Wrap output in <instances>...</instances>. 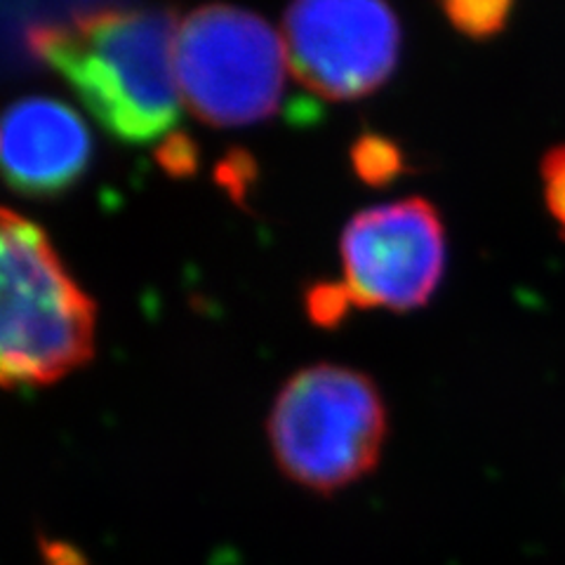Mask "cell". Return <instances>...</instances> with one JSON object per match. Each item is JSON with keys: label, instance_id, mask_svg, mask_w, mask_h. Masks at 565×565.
<instances>
[{"label": "cell", "instance_id": "cell-1", "mask_svg": "<svg viewBox=\"0 0 565 565\" xmlns=\"http://www.w3.org/2000/svg\"><path fill=\"white\" fill-rule=\"evenodd\" d=\"M180 20L166 8L104 10L26 31V47L74 90L104 132L145 147L182 116Z\"/></svg>", "mask_w": 565, "mask_h": 565}, {"label": "cell", "instance_id": "cell-2", "mask_svg": "<svg viewBox=\"0 0 565 565\" xmlns=\"http://www.w3.org/2000/svg\"><path fill=\"white\" fill-rule=\"evenodd\" d=\"M97 311L43 228L0 207V386L76 373L95 353Z\"/></svg>", "mask_w": 565, "mask_h": 565}, {"label": "cell", "instance_id": "cell-3", "mask_svg": "<svg viewBox=\"0 0 565 565\" xmlns=\"http://www.w3.org/2000/svg\"><path fill=\"white\" fill-rule=\"evenodd\" d=\"M386 431V405L377 384L359 370L332 363L295 373L267 419L278 469L318 494L363 481L380 462Z\"/></svg>", "mask_w": 565, "mask_h": 565}, {"label": "cell", "instance_id": "cell-4", "mask_svg": "<svg viewBox=\"0 0 565 565\" xmlns=\"http://www.w3.org/2000/svg\"><path fill=\"white\" fill-rule=\"evenodd\" d=\"M288 52L262 17L212 3L177 31V78L189 111L212 128H245L280 114Z\"/></svg>", "mask_w": 565, "mask_h": 565}, {"label": "cell", "instance_id": "cell-5", "mask_svg": "<svg viewBox=\"0 0 565 565\" xmlns=\"http://www.w3.org/2000/svg\"><path fill=\"white\" fill-rule=\"evenodd\" d=\"M282 35L295 78L332 102L373 95L401 60V24L386 0H292Z\"/></svg>", "mask_w": 565, "mask_h": 565}, {"label": "cell", "instance_id": "cell-6", "mask_svg": "<svg viewBox=\"0 0 565 565\" xmlns=\"http://www.w3.org/2000/svg\"><path fill=\"white\" fill-rule=\"evenodd\" d=\"M351 307L415 311L438 290L446 274V226L424 199H403L359 212L340 241Z\"/></svg>", "mask_w": 565, "mask_h": 565}, {"label": "cell", "instance_id": "cell-7", "mask_svg": "<svg viewBox=\"0 0 565 565\" xmlns=\"http://www.w3.org/2000/svg\"><path fill=\"white\" fill-rule=\"evenodd\" d=\"M93 163V135L68 104L24 97L0 109V184L26 199H60Z\"/></svg>", "mask_w": 565, "mask_h": 565}, {"label": "cell", "instance_id": "cell-8", "mask_svg": "<svg viewBox=\"0 0 565 565\" xmlns=\"http://www.w3.org/2000/svg\"><path fill=\"white\" fill-rule=\"evenodd\" d=\"M448 22L473 41H488L504 31L514 0H440Z\"/></svg>", "mask_w": 565, "mask_h": 565}, {"label": "cell", "instance_id": "cell-9", "mask_svg": "<svg viewBox=\"0 0 565 565\" xmlns=\"http://www.w3.org/2000/svg\"><path fill=\"white\" fill-rule=\"evenodd\" d=\"M351 158L361 180L373 186H384L388 182H394L405 170L403 151L392 139L380 135L361 137L356 141V147H353Z\"/></svg>", "mask_w": 565, "mask_h": 565}, {"label": "cell", "instance_id": "cell-10", "mask_svg": "<svg viewBox=\"0 0 565 565\" xmlns=\"http://www.w3.org/2000/svg\"><path fill=\"white\" fill-rule=\"evenodd\" d=\"M542 184L546 210L561 228V238H565V145L552 147L544 153L542 166Z\"/></svg>", "mask_w": 565, "mask_h": 565}]
</instances>
